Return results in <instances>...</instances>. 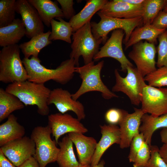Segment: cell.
Returning a JSON list of instances; mask_svg holds the SVG:
<instances>
[{
  "label": "cell",
  "mask_w": 167,
  "mask_h": 167,
  "mask_svg": "<svg viewBox=\"0 0 167 167\" xmlns=\"http://www.w3.org/2000/svg\"><path fill=\"white\" fill-rule=\"evenodd\" d=\"M141 121L139 132L143 135L145 141L150 146L154 132L159 129L167 127V113L156 117L144 113Z\"/></svg>",
  "instance_id": "d4e9b609"
},
{
  "label": "cell",
  "mask_w": 167,
  "mask_h": 167,
  "mask_svg": "<svg viewBox=\"0 0 167 167\" xmlns=\"http://www.w3.org/2000/svg\"><path fill=\"white\" fill-rule=\"evenodd\" d=\"M160 154L167 165V145L163 144L159 150Z\"/></svg>",
  "instance_id": "b9f144b4"
},
{
  "label": "cell",
  "mask_w": 167,
  "mask_h": 167,
  "mask_svg": "<svg viewBox=\"0 0 167 167\" xmlns=\"http://www.w3.org/2000/svg\"><path fill=\"white\" fill-rule=\"evenodd\" d=\"M4 155L16 167L34 156L35 145L30 137L27 136L9 142L0 148Z\"/></svg>",
  "instance_id": "4fadbf2b"
},
{
  "label": "cell",
  "mask_w": 167,
  "mask_h": 167,
  "mask_svg": "<svg viewBox=\"0 0 167 167\" xmlns=\"http://www.w3.org/2000/svg\"><path fill=\"white\" fill-rule=\"evenodd\" d=\"M125 35L122 29L115 30L112 32L110 37L94 56L95 61L99 60L105 57L114 58L120 64L121 71L127 72L128 66H134L125 55L122 47L123 37Z\"/></svg>",
  "instance_id": "30bf717a"
},
{
  "label": "cell",
  "mask_w": 167,
  "mask_h": 167,
  "mask_svg": "<svg viewBox=\"0 0 167 167\" xmlns=\"http://www.w3.org/2000/svg\"><path fill=\"white\" fill-rule=\"evenodd\" d=\"M145 0H122L124 2L129 4L134 5H138L142 4Z\"/></svg>",
  "instance_id": "ee69618b"
},
{
  "label": "cell",
  "mask_w": 167,
  "mask_h": 167,
  "mask_svg": "<svg viewBox=\"0 0 167 167\" xmlns=\"http://www.w3.org/2000/svg\"><path fill=\"white\" fill-rule=\"evenodd\" d=\"M5 90L17 97L24 105H36L40 115H48L49 108L48 101L51 90L44 84L27 80L9 84Z\"/></svg>",
  "instance_id": "7a4b0ae2"
},
{
  "label": "cell",
  "mask_w": 167,
  "mask_h": 167,
  "mask_svg": "<svg viewBox=\"0 0 167 167\" xmlns=\"http://www.w3.org/2000/svg\"><path fill=\"white\" fill-rule=\"evenodd\" d=\"M144 78L150 86L156 88L167 86V67L158 68Z\"/></svg>",
  "instance_id": "1f68e13d"
},
{
  "label": "cell",
  "mask_w": 167,
  "mask_h": 167,
  "mask_svg": "<svg viewBox=\"0 0 167 167\" xmlns=\"http://www.w3.org/2000/svg\"><path fill=\"white\" fill-rule=\"evenodd\" d=\"M67 135L76 148L79 164L90 165L97 143L96 139L79 133H70Z\"/></svg>",
  "instance_id": "d6986e66"
},
{
  "label": "cell",
  "mask_w": 167,
  "mask_h": 167,
  "mask_svg": "<svg viewBox=\"0 0 167 167\" xmlns=\"http://www.w3.org/2000/svg\"><path fill=\"white\" fill-rule=\"evenodd\" d=\"M101 137L97 143L93 156L91 167L97 165L106 150L114 144L119 145L121 137L119 127L117 125H100Z\"/></svg>",
  "instance_id": "ac0fdd59"
},
{
  "label": "cell",
  "mask_w": 167,
  "mask_h": 167,
  "mask_svg": "<svg viewBox=\"0 0 167 167\" xmlns=\"http://www.w3.org/2000/svg\"><path fill=\"white\" fill-rule=\"evenodd\" d=\"M167 4V0H145L143 3V25L152 24Z\"/></svg>",
  "instance_id": "f546056e"
},
{
  "label": "cell",
  "mask_w": 167,
  "mask_h": 167,
  "mask_svg": "<svg viewBox=\"0 0 167 167\" xmlns=\"http://www.w3.org/2000/svg\"><path fill=\"white\" fill-rule=\"evenodd\" d=\"M165 30L158 29L152 24L143 25L136 27L132 32L129 40L125 44V50L143 40L156 44L159 36Z\"/></svg>",
  "instance_id": "cb8c5ba5"
},
{
  "label": "cell",
  "mask_w": 167,
  "mask_h": 167,
  "mask_svg": "<svg viewBox=\"0 0 167 167\" xmlns=\"http://www.w3.org/2000/svg\"><path fill=\"white\" fill-rule=\"evenodd\" d=\"M56 19L59 21L53 19L51 21L52 31L49 37V40L52 41L61 40L71 43V36L73 32L70 23L65 21L62 18Z\"/></svg>",
  "instance_id": "f1b7e54d"
},
{
  "label": "cell",
  "mask_w": 167,
  "mask_h": 167,
  "mask_svg": "<svg viewBox=\"0 0 167 167\" xmlns=\"http://www.w3.org/2000/svg\"><path fill=\"white\" fill-rule=\"evenodd\" d=\"M25 130L13 114L8 117L6 121L0 125V146L24 136Z\"/></svg>",
  "instance_id": "7402d4cb"
},
{
  "label": "cell",
  "mask_w": 167,
  "mask_h": 167,
  "mask_svg": "<svg viewBox=\"0 0 167 167\" xmlns=\"http://www.w3.org/2000/svg\"><path fill=\"white\" fill-rule=\"evenodd\" d=\"M145 141L143 135L140 132L133 138L130 144V150L128 156V159L130 162H133L137 153Z\"/></svg>",
  "instance_id": "d590c367"
},
{
  "label": "cell",
  "mask_w": 167,
  "mask_h": 167,
  "mask_svg": "<svg viewBox=\"0 0 167 167\" xmlns=\"http://www.w3.org/2000/svg\"><path fill=\"white\" fill-rule=\"evenodd\" d=\"M161 142L167 145V127L163 128L160 132Z\"/></svg>",
  "instance_id": "7bdbcfd3"
},
{
  "label": "cell",
  "mask_w": 167,
  "mask_h": 167,
  "mask_svg": "<svg viewBox=\"0 0 167 167\" xmlns=\"http://www.w3.org/2000/svg\"><path fill=\"white\" fill-rule=\"evenodd\" d=\"M16 1L0 0V27L9 25L15 19Z\"/></svg>",
  "instance_id": "4dcf8cb0"
},
{
  "label": "cell",
  "mask_w": 167,
  "mask_h": 167,
  "mask_svg": "<svg viewBox=\"0 0 167 167\" xmlns=\"http://www.w3.org/2000/svg\"><path fill=\"white\" fill-rule=\"evenodd\" d=\"M58 144L59 151L56 161L59 167H78L79 163L75 154L73 144L68 135L64 136Z\"/></svg>",
  "instance_id": "4316f807"
},
{
  "label": "cell",
  "mask_w": 167,
  "mask_h": 167,
  "mask_svg": "<svg viewBox=\"0 0 167 167\" xmlns=\"http://www.w3.org/2000/svg\"><path fill=\"white\" fill-rule=\"evenodd\" d=\"M24 105L14 95L0 88V122L11 114L14 111L24 108Z\"/></svg>",
  "instance_id": "83f0119b"
},
{
  "label": "cell",
  "mask_w": 167,
  "mask_h": 167,
  "mask_svg": "<svg viewBox=\"0 0 167 167\" xmlns=\"http://www.w3.org/2000/svg\"><path fill=\"white\" fill-rule=\"evenodd\" d=\"M37 11L43 23L48 27L51 25V21L54 18H64L61 9L56 1L50 0H27Z\"/></svg>",
  "instance_id": "603a6c76"
},
{
  "label": "cell",
  "mask_w": 167,
  "mask_h": 167,
  "mask_svg": "<svg viewBox=\"0 0 167 167\" xmlns=\"http://www.w3.org/2000/svg\"><path fill=\"white\" fill-rule=\"evenodd\" d=\"M19 45L2 47L0 51V81L11 84L28 80L27 71L20 58Z\"/></svg>",
  "instance_id": "277c9868"
},
{
  "label": "cell",
  "mask_w": 167,
  "mask_h": 167,
  "mask_svg": "<svg viewBox=\"0 0 167 167\" xmlns=\"http://www.w3.org/2000/svg\"><path fill=\"white\" fill-rule=\"evenodd\" d=\"M90 22L86 23L72 34L73 41L70 58L74 60L76 67L79 66V59L83 58L84 65L93 61L94 56L98 52L102 42L93 36Z\"/></svg>",
  "instance_id": "5b68a950"
},
{
  "label": "cell",
  "mask_w": 167,
  "mask_h": 167,
  "mask_svg": "<svg viewBox=\"0 0 167 167\" xmlns=\"http://www.w3.org/2000/svg\"><path fill=\"white\" fill-rule=\"evenodd\" d=\"M105 163L103 160H101L99 163L94 167H105Z\"/></svg>",
  "instance_id": "f6af8a7d"
},
{
  "label": "cell",
  "mask_w": 167,
  "mask_h": 167,
  "mask_svg": "<svg viewBox=\"0 0 167 167\" xmlns=\"http://www.w3.org/2000/svg\"><path fill=\"white\" fill-rule=\"evenodd\" d=\"M48 125L50 127L52 134L57 144L63 135L71 132L84 134L88 131L80 121L71 115L60 113L51 114L48 116Z\"/></svg>",
  "instance_id": "7c38bea8"
},
{
  "label": "cell",
  "mask_w": 167,
  "mask_h": 167,
  "mask_svg": "<svg viewBox=\"0 0 167 167\" xmlns=\"http://www.w3.org/2000/svg\"><path fill=\"white\" fill-rule=\"evenodd\" d=\"M127 73L126 76L123 77L118 70L115 69V83L112 91L123 92L128 97L132 104L138 106L141 103L143 90L147 84L136 67L128 66Z\"/></svg>",
  "instance_id": "ba28073f"
},
{
  "label": "cell",
  "mask_w": 167,
  "mask_h": 167,
  "mask_svg": "<svg viewBox=\"0 0 167 167\" xmlns=\"http://www.w3.org/2000/svg\"><path fill=\"white\" fill-rule=\"evenodd\" d=\"M159 148L156 145H150V157L143 167H167V165L161 156Z\"/></svg>",
  "instance_id": "e575fe53"
},
{
  "label": "cell",
  "mask_w": 167,
  "mask_h": 167,
  "mask_svg": "<svg viewBox=\"0 0 167 167\" xmlns=\"http://www.w3.org/2000/svg\"><path fill=\"white\" fill-rule=\"evenodd\" d=\"M156 52L155 45L141 41L132 46L128 57L134 62L138 71L144 77L156 69Z\"/></svg>",
  "instance_id": "9c48e42d"
},
{
  "label": "cell",
  "mask_w": 167,
  "mask_h": 167,
  "mask_svg": "<svg viewBox=\"0 0 167 167\" xmlns=\"http://www.w3.org/2000/svg\"><path fill=\"white\" fill-rule=\"evenodd\" d=\"M52 131L48 125L37 126L32 130L30 138L35 145L34 157L40 167H45L47 164L56 161L59 148L55 140L51 137Z\"/></svg>",
  "instance_id": "52a82bcc"
},
{
  "label": "cell",
  "mask_w": 167,
  "mask_h": 167,
  "mask_svg": "<svg viewBox=\"0 0 167 167\" xmlns=\"http://www.w3.org/2000/svg\"><path fill=\"white\" fill-rule=\"evenodd\" d=\"M0 167H17L0 150Z\"/></svg>",
  "instance_id": "ab89813d"
},
{
  "label": "cell",
  "mask_w": 167,
  "mask_h": 167,
  "mask_svg": "<svg viewBox=\"0 0 167 167\" xmlns=\"http://www.w3.org/2000/svg\"><path fill=\"white\" fill-rule=\"evenodd\" d=\"M26 30L21 19H15L9 25L0 27V46L17 44L25 35Z\"/></svg>",
  "instance_id": "44dd1931"
},
{
  "label": "cell",
  "mask_w": 167,
  "mask_h": 167,
  "mask_svg": "<svg viewBox=\"0 0 167 167\" xmlns=\"http://www.w3.org/2000/svg\"><path fill=\"white\" fill-rule=\"evenodd\" d=\"M48 104V105L54 104L59 113L62 114L69 111L74 112L80 121L84 119L86 117L83 104L74 100L72 94L62 88H54L51 91Z\"/></svg>",
  "instance_id": "5bb4252c"
},
{
  "label": "cell",
  "mask_w": 167,
  "mask_h": 167,
  "mask_svg": "<svg viewBox=\"0 0 167 167\" xmlns=\"http://www.w3.org/2000/svg\"><path fill=\"white\" fill-rule=\"evenodd\" d=\"M98 12L108 16L120 19H130L142 16L143 4L132 5L122 0L109 1Z\"/></svg>",
  "instance_id": "e0dca14e"
},
{
  "label": "cell",
  "mask_w": 167,
  "mask_h": 167,
  "mask_svg": "<svg viewBox=\"0 0 167 167\" xmlns=\"http://www.w3.org/2000/svg\"><path fill=\"white\" fill-rule=\"evenodd\" d=\"M152 25L158 29H167V12L161 11Z\"/></svg>",
  "instance_id": "f35d334b"
},
{
  "label": "cell",
  "mask_w": 167,
  "mask_h": 167,
  "mask_svg": "<svg viewBox=\"0 0 167 167\" xmlns=\"http://www.w3.org/2000/svg\"><path fill=\"white\" fill-rule=\"evenodd\" d=\"M157 49V58L156 66L158 68L167 67V29L158 36Z\"/></svg>",
  "instance_id": "d6a6232c"
},
{
  "label": "cell",
  "mask_w": 167,
  "mask_h": 167,
  "mask_svg": "<svg viewBox=\"0 0 167 167\" xmlns=\"http://www.w3.org/2000/svg\"><path fill=\"white\" fill-rule=\"evenodd\" d=\"M104 64L102 60L96 65L94 61L81 67H76L75 72L79 74L82 80L79 89L72 94V98L77 100L83 95L92 91L99 92L104 99L109 100L118 96L110 91L102 81L101 71Z\"/></svg>",
  "instance_id": "3957f363"
},
{
  "label": "cell",
  "mask_w": 167,
  "mask_h": 167,
  "mask_svg": "<svg viewBox=\"0 0 167 167\" xmlns=\"http://www.w3.org/2000/svg\"><path fill=\"white\" fill-rule=\"evenodd\" d=\"M163 11L165 12H167V4L165 5L163 9Z\"/></svg>",
  "instance_id": "7dc6e473"
},
{
  "label": "cell",
  "mask_w": 167,
  "mask_h": 167,
  "mask_svg": "<svg viewBox=\"0 0 167 167\" xmlns=\"http://www.w3.org/2000/svg\"><path fill=\"white\" fill-rule=\"evenodd\" d=\"M100 18L98 23L90 22L92 32L96 39L100 40L104 45L107 41V35L111 31L122 29L125 33L123 43L125 44L129 40L133 31L136 27L143 25L142 16L126 19L115 18L105 15L99 12Z\"/></svg>",
  "instance_id": "8992f818"
},
{
  "label": "cell",
  "mask_w": 167,
  "mask_h": 167,
  "mask_svg": "<svg viewBox=\"0 0 167 167\" xmlns=\"http://www.w3.org/2000/svg\"><path fill=\"white\" fill-rule=\"evenodd\" d=\"M141 109L144 113L156 117L167 113V88H156L148 84L141 98Z\"/></svg>",
  "instance_id": "8fae6325"
},
{
  "label": "cell",
  "mask_w": 167,
  "mask_h": 167,
  "mask_svg": "<svg viewBox=\"0 0 167 167\" xmlns=\"http://www.w3.org/2000/svg\"><path fill=\"white\" fill-rule=\"evenodd\" d=\"M108 1L107 0H87L83 9L69 20L73 32L90 22L93 15L100 10Z\"/></svg>",
  "instance_id": "ffe728a7"
},
{
  "label": "cell",
  "mask_w": 167,
  "mask_h": 167,
  "mask_svg": "<svg viewBox=\"0 0 167 167\" xmlns=\"http://www.w3.org/2000/svg\"><path fill=\"white\" fill-rule=\"evenodd\" d=\"M134 110L132 113L126 111L119 124L121 137L119 145L121 149L129 147L133 138L140 133L141 118L144 113L141 109L134 108Z\"/></svg>",
  "instance_id": "2e32d148"
},
{
  "label": "cell",
  "mask_w": 167,
  "mask_h": 167,
  "mask_svg": "<svg viewBox=\"0 0 167 167\" xmlns=\"http://www.w3.org/2000/svg\"><path fill=\"white\" fill-rule=\"evenodd\" d=\"M150 146L145 141L136 156L133 163V167H143L150 157Z\"/></svg>",
  "instance_id": "836d02e7"
},
{
  "label": "cell",
  "mask_w": 167,
  "mask_h": 167,
  "mask_svg": "<svg viewBox=\"0 0 167 167\" xmlns=\"http://www.w3.org/2000/svg\"><path fill=\"white\" fill-rule=\"evenodd\" d=\"M16 12L20 14L25 27L26 36L29 38L44 32L43 23L36 9L27 0H17Z\"/></svg>",
  "instance_id": "9a60e30c"
},
{
  "label": "cell",
  "mask_w": 167,
  "mask_h": 167,
  "mask_svg": "<svg viewBox=\"0 0 167 167\" xmlns=\"http://www.w3.org/2000/svg\"><path fill=\"white\" fill-rule=\"evenodd\" d=\"M78 167H91V166L90 165H83L79 164Z\"/></svg>",
  "instance_id": "bcb514c9"
},
{
  "label": "cell",
  "mask_w": 167,
  "mask_h": 167,
  "mask_svg": "<svg viewBox=\"0 0 167 167\" xmlns=\"http://www.w3.org/2000/svg\"><path fill=\"white\" fill-rule=\"evenodd\" d=\"M51 32L49 30L36 35L28 41L20 44L19 45L24 58H29L31 56L38 57L39 54L44 48L52 43L49 40Z\"/></svg>",
  "instance_id": "484cf974"
},
{
  "label": "cell",
  "mask_w": 167,
  "mask_h": 167,
  "mask_svg": "<svg viewBox=\"0 0 167 167\" xmlns=\"http://www.w3.org/2000/svg\"><path fill=\"white\" fill-rule=\"evenodd\" d=\"M57 1L61 6V9L64 18L67 19H70L75 15L73 8L74 2L73 0H57Z\"/></svg>",
  "instance_id": "74e56055"
},
{
  "label": "cell",
  "mask_w": 167,
  "mask_h": 167,
  "mask_svg": "<svg viewBox=\"0 0 167 167\" xmlns=\"http://www.w3.org/2000/svg\"><path fill=\"white\" fill-rule=\"evenodd\" d=\"M18 167H40L35 158L32 156Z\"/></svg>",
  "instance_id": "60d3db41"
},
{
  "label": "cell",
  "mask_w": 167,
  "mask_h": 167,
  "mask_svg": "<svg viewBox=\"0 0 167 167\" xmlns=\"http://www.w3.org/2000/svg\"><path fill=\"white\" fill-rule=\"evenodd\" d=\"M125 111V110L116 108H110L106 112L105 115V119L109 124L119 125Z\"/></svg>",
  "instance_id": "8d00e7d4"
},
{
  "label": "cell",
  "mask_w": 167,
  "mask_h": 167,
  "mask_svg": "<svg viewBox=\"0 0 167 167\" xmlns=\"http://www.w3.org/2000/svg\"><path fill=\"white\" fill-rule=\"evenodd\" d=\"M22 62L28 75V80L37 84H44L52 80L65 84L72 79L75 73L74 60L71 58L62 61L55 69L47 68L42 65L38 57H24Z\"/></svg>",
  "instance_id": "6da1fadb"
}]
</instances>
